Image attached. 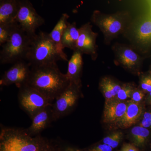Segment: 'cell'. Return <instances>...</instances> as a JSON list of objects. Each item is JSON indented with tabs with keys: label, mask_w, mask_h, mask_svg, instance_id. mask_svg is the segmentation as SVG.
<instances>
[{
	"label": "cell",
	"mask_w": 151,
	"mask_h": 151,
	"mask_svg": "<svg viewBox=\"0 0 151 151\" xmlns=\"http://www.w3.org/2000/svg\"><path fill=\"white\" fill-rule=\"evenodd\" d=\"M0 151H61L60 142L40 135L30 136L25 129L1 127Z\"/></svg>",
	"instance_id": "obj_1"
},
{
	"label": "cell",
	"mask_w": 151,
	"mask_h": 151,
	"mask_svg": "<svg viewBox=\"0 0 151 151\" xmlns=\"http://www.w3.org/2000/svg\"><path fill=\"white\" fill-rule=\"evenodd\" d=\"M66 74L61 73L56 63L32 66L26 84L54 101L68 86Z\"/></svg>",
	"instance_id": "obj_2"
},
{
	"label": "cell",
	"mask_w": 151,
	"mask_h": 151,
	"mask_svg": "<svg viewBox=\"0 0 151 151\" xmlns=\"http://www.w3.org/2000/svg\"><path fill=\"white\" fill-rule=\"evenodd\" d=\"M32 66H41L64 60L47 33L40 32L32 38L26 58Z\"/></svg>",
	"instance_id": "obj_3"
},
{
	"label": "cell",
	"mask_w": 151,
	"mask_h": 151,
	"mask_svg": "<svg viewBox=\"0 0 151 151\" xmlns=\"http://www.w3.org/2000/svg\"><path fill=\"white\" fill-rule=\"evenodd\" d=\"M130 20L129 14L126 12L106 14L95 10L91 17V21L103 33L106 43H110L123 33L127 30Z\"/></svg>",
	"instance_id": "obj_4"
},
{
	"label": "cell",
	"mask_w": 151,
	"mask_h": 151,
	"mask_svg": "<svg viewBox=\"0 0 151 151\" xmlns=\"http://www.w3.org/2000/svg\"><path fill=\"white\" fill-rule=\"evenodd\" d=\"M32 38L16 23L9 39L1 46V64L14 63L19 60H25Z\"/></svg>",
	"instance_id": "obj_5"
},
{
	"label": "cell",
	"mask_w": 151,
	"mask_h": 151,
	"mask_svg": "<svg viewBox=\"0 0 151 151\" xmlns=\"http://www.w3.org/2000/svg\"><path fill=\"white\" fill-rule=\"evenodd\" d=\"M19 89V106L31 119L39 112L53 103V101L27 84L22 85Z\"/></svg>",
	"instance_id": "obj_6"
},
{
	"label": "cell",
	"mask_w": 151,
	"mask_h": 151,
	"mask_svg": "<svg viewBox=\"0 0 151 151\" xmlns=\"http://www.w3.org/2000/svg\"><path fill=\"white\" fill-rule=\"evenodd\" d=\"M18 9L15 22L28 35L32 37L37 29L45 23L29 0H18Z\"/></svg>",
	"instance_id": "obj_7"
},
{
	"label": "cell",
	"mask_w": 151,
	"mask_h": 151,
	"mask_svg": "<svg viewBox=\"0 0 151 151\" xmlns=\"http://www.w3.org/2000/svg\"><path fill=\"white\" fill-rule=\"evenodd\" d=\"M80 86L70 82L53 101L52 108L54 122L67 116L72 111L80 97Z\"/></svg>",
	"instance_id": "obj_8"
},
{
	"label": "cell",
	"mask_w": 151,
	"mask_h": 151,
	"mask_svg": "<svg viewBox=\"0 0 151 151\" xmlns=\"http://www.w3.org/2000/svg\"><path fill=\"white\" fill-rule=\"evenodd\" d=\"M31 66L24 60H19L5 72L0 79L1 86L16 84L18 88L26 84L29 78Z\"/></svg>",
	"instance_id": "obj_9"
},
{
	"label": "cell",
	"mask_w": 151,
	"mask_h": 151,
	"mask_svg": "<svg viewBox=\"0 0 151 151\" xmlns=\"http://www.w3.org/2000/svg\"><path fill=\"white\" fill-rule=\"evenodd\" d=\"M79 36L76 49L83 54L90 55L93 60L97 57L96 40L98 34L93 31L92 26L87 22L79 28Z\"/></svg>",
	"instance_id": "obj_10"
},
{
	"label": "cell",
	"mask_w": 151,
	"mask_h": 151,
	"mask_svg": "<svg viewBox=\"0 0 151 151\" xmlns=\"http://www.w3.org/2000/svg\"><path fill=\"white\" fill-rule=\"evenodd\" d=\"M115 61L126 69L134 70L137 69L142 61V57L131 47L116 44L113 47Z\"/></svg>",
	"instance_id": "obj_11"
},
{
	"label": "cell",
	"mask_w": 151,
	"mask_h": 151,
	"mask_svg": "<svg viewBox=\"0 0 151 151\" xmlns=\"http://www.w3.org/2000/svg\"><path fill=\"white\" fill-rule=\"evenodd\" d=\"M32 124L26 131L30 136L40 135L41 132L54 122L52 105L47 106L37 113L31 119Z\"/></svg>",
	"instance_id": "obj_12"
},
{
	"label": "cell",
	"mask_w": 151,
	"mask_h": 151,
	"mask_svg": "<svg viewBox=\"0 0 151 151\" xmlns=\"http://www.w3.org/2000/svg\"><path fill=\"white\" fill-rule=\"evenodd\" d=\"M128 101L113 99L105 101L103 122L107 124H116L122 119L126 113Z\"/></svg>",
	"instance_id": "obj_13"
},
{
	"label": "cell",
	"mask_w": 151,
	"mask_h": 151,
	"mask_svg": "<svg viewBox=\"0 0 151 151\" xmlns=\"http://www.w3.org/2000/svg\"><path fill=\"white\" fill-rule=\"evenodd\" d=\"M83 65L82 53L77 50H73V54L68 61L67 73L65 74L70 82L79 86L81 85Z\"/></svg>",
	"instance_id": "obj_14"
},
{
	"label": "cell",
	"mask_w": 151,
	"mask_h": 151,
	"mask_svg": "<svg viewBox=\"0 0 151 151\" xmlns=\"http://www.w3.org/2000/svg\"><path fill=\"white\" fill-rule=\"evenodd\" d=\"M142 113L143 108L141 104L130 100L128 101L127 111L124 116L116 124L122 129L130 128L137 122Z\"/></svg>",
	"instance_id": "obj_15"
},
{
	"label": "cell",
	"mask_w": 151,
	"mask_h": 151,
	"mask_svg": "<svg viewBox=\"0 0 151 151\" xmlns=\"http://www.w3.org/2000/svg\"><path fill=\"white\" fill-rule=\"evenodd\" d=\"M69 18V15L67 14H63L51 32L49 33L58 51L63 57L64 61H68L67 56L63 51L64 48L63 46L61 40L63 32L67 27L68 23V19Z\"/></svg>",
	"instance_id": "obj_16"
},
{
	"label": "cell",
	"mask_w": 151,
	"mask_h": 151,
	"mask_svg": "<svg viewBox=\"0 0 151 151\" xmlns=\"http://www.w3.org/2000/svg\"><path fill=\"white\" fill-rule=\"evenodd\" d=\"M18 9V0H0V24L16 22Z\"/></svg>",
	"instance_id": "obj_17"
},
{
	"label": "cell",
	"mask_w": 151,
	"mask_h": 151,
	"mask_svg": "<svg viewBox=\"0 0 151 151\" xmlns=\"http://www.w3.org/2000/svg\"><path fill=\"white\" fill-rule=\"evenodd\" d=\"M150 130L140 126L133 127L129 136L130 143L137 147L140 150L146 148L150 142Z\"/></svg>",
	"instance_id": "obj_18"
},
{
	"label": "cell",
	"mask_w": 151,
	"mask_h": 151,
	"mask_svg": "<svg viewBox=\"0 0 151 151\" xmlns=\"http://www.w3.org/2000/svg\"><path fill=\"white\" fill-rule=\"evenodd\" d=\"M79 36V30L77 28L76 23L68 22L63 32L61 40L64 48L67 47L73 51L75 50Z\"/></svg>",
	"instance_id": "obj_19"
},
{
	"label": "cell",
	"mask_w": 151,
	"mask_h": 151,
	"mask_svg": "<svg viewBox=\"0 0 151 151\" xmlns=\"http://www.w3.org/2000/svg\"><path fill=\"white\" fill-rule=\"evenodd\" d=\"M122 86L118 82L108 76L103 77L99 83V87L105 97V101L114 99Z\"/></svg>",
	"instance_id": "obj_20"
},
{
	"label": "cell",
	"mask_w": 151,
	"mask_h": 151,
	"mask_svg": "<svg viewBox=\"0 0 151 151\" xmlns=\"http://www.w3.org/2000/svg\"><path fill=\"white\" fill-rule=\"evenodd\" d=\"M124 133L121 131H115L106 136L102 140V142L111 146L113 149L118 147L123 142Z\"/></svg>",
	"instance_id": "obj_21"
},
{
	"label": "cell",
	"mask_w": 151,
	"mask_h": 151,
	"mask_svg": "<svg viewBox=\"0 0 151 151\" xmlns=\"http://www.w3.org/2000/svg\"><path fill=\"white\" fill-rule=\"evenodd\" d=\"M151 37V21L143 22L137 31V38L139 41L144 42Z\"/></svg>",
	"instance_id": "obj_22"
},
{
	"label": "cell",
	"mask_w": 151,
	"mask_h": 151,
	"mask_svg": "<svg viewBox=\"0 0 151 151\" xmlns=\"http://www.w3.org/2000/svg\"><path fill=\"white\" fill-rule=\"evenodd\" d=\"M135 89L134 85L132 84L126 83L123 84L114 99L124 101L129 98H131L132 93Z\"/></svg>",
	"instance_id": "obj_23"
},
{
	"label": "cell",
	"mask_w": 151,
	"mask_h": 151,
	"mask_svg": "<svg viewBox=\"0 0 151 151\" xmlns=\"http://www.w3.org/2000/svg\"><path fill=\"white\" fill-rule=\"evenodd\" d=\"M16 22L0 24V45L1 46L9 39Z\"/></svg>",
	"instance_id": "obj_24"
},
{
	"label": "cell",
	"mask_w": 151,
	"mask_h": 151,
	"mask_svg": "<svg viewBox=\"0 0 151 151\" xmlns=\"http://www.w3.org/2000/svg\"><path fill=\"white\" fill-rule=\"evenodd\" d=\"M85 151H113L114 149L111 146L103 142L95 144L89 147L84 149Z\"/></svg>",
	"instance_id": "obj_25"
},
{
	"label": "cell",
	"mask_w": 151,
	"mask_h": 151,
	"mask_svg": "<svg viewBox=\"0 0 151 151\" xmlns=\"http://www.w3.org/2000/svg\"><path fill=\"white\" fill-rule=\"evenodd\" d=\"M140 86L143 92L150 93L151 91V74L144 76L140 80Z\"/></svg>",
	"instance_id": "obj_26"
},
{
	"label": "cell",
	"mask_w": 151,
	"mask_h": 151,
	"mask_svg": "<svg viewBox=\"0 0 151 151\" xmlns=\"http://www.w3.org/2000/svg\"><path fill=\"white\" fill-rule=\"evenodd\" d=\"M139 126L147 129L151 128V111L144 113Z\"/></svg>",
	"instance_id": "obj_27"
},
{
	"label": "cell",
	"mask_w": 151,
	"mask_h": 151,
	"mask_svg": "<svg viewBox=\"0 0 151 151\" xmlns=\"http://www.w3.org/2000/svg\"><path fill=\"white\" fill-rule=\"evenodd\" d=\"M145 97L143 91L139 89H135L132 93L131 97V101L136 103H140Z\"/></svg>",
	"instance_id": "obj_28"
},
{
	"label": "cell",
	"mask_w": 151,
	"mask_h": 151,
	"mask_svg": "<svg viewBox=\"0 0 151 151\" xmlns=\"http://www.w3.org/2000/svg\"><path fill=\"white\" fill-rule=\"evenodd\" d=\"M118 151H140V150L131 143H124Z\"/></svg>",
	"instance_id": "obj_29"
},
{
	"label": "cell",
	"mask_w": 151,
	"mask_h": 151,
	"mask_svg": "<svg viewBox=\"0 0 151 151\" xmlns=\"http://www.w3.org/2000/svg\"><path fill=\"white\" fill-rule=\"evenodd\" d=\"M61 151H85L84 149H80L69 144L60 143Z\"/></svg>",
	"instance_id": "obj_30"
},
{
	"label": "cell",
	"mask_w": 151,
	"mask_h": 151,
	"mask_svg": "<svg viewBox=\"0 0 151 151\" xmlns=\"http://www.w3.org/2000/svg\"><path fill=\"white\" fill-rule=\"evenodd\" d=\"M147 103L149 105H151V91L149 93L148 96L146 99Z\"/></svg>",
	"instance_id": "obj_31"
},
{
	"label": "cell",
	"mask_w": 151,
	"mask_h": 151,
	"mask_svg": "<svg viewBox=\"0 0 151 151\" xmlns=\"http://www.w3.org/2000/svg\"><path fill=\"white\" fill-rule=\"evenodd\" d=\"M150 151H151V143H150Z\"/></svg>",
	"instance_id": "obj_32"
},
{
	"label": "cell",
	"mask_w": 151,
	"mask_h": 151,
	"mask_svg": "<svg viewBox=\"0 0 151 151\" xmlns=\"http://www.w3.org/2000/svg\"><path fill=\"white\" fill-rule=\"evenodd\" d=\"M150 73L151 74V67Z\"/></svg>",
	"instance_id": "obj_33"
}]
</instances>
